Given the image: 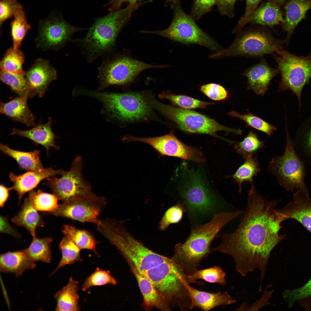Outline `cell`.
I'll list each match as a JSON object with an SVG mask.
<instances>
[{
    "mask_svg": "<svg viewBox=\"0 0 311 311\" xmlns=\"http://www.w3.org/2000/svg\"><path fill=\"white\" fill-rule=\"evenodd\" d=\"M277 200H268L251 185L243 217L237 229L228 234H218L219 246L211 252L219 251L233 259L236 271L242 276L255 270L260 273V284L266 275L270 255L275 247L285 238L280 234L281 225L285 220L276 209Z\"/></svg>",
    "mask_w": 311,
    "mask_h": 311,
    "instance_id": "obj_1",
    "label": "cell"
},
{
    "mask_svg": "<svg viewBox=\"0 0 311 311\" xmlns=\"http://www.w3.org/2000/svg\"><path fill=\"white\" fill-rule=\"evenodd\" d=\"M244 212L242 210L219 212L207 223L195 226L184 242L175 245L174 254L171 259L187 274L194 272L201 261L211 253V244L220 230Z\"/></svg>",
    "mask_w": 311,
    "mask_h": 311,
    "instance_id": "obj_2",
    "label": "cell"
},
{
    "mask_svg": "<svg viewBox=\"0 0 311 311\" xmlns=\"http://www.w3.org/2000/svg\"><path fill=\"white\" fill-rule=\"evenodd\" d=\"M135 10L128 5L96 19L85 37L71 41L79 48L88 62L100 56L108 55L114 46L118 33Z\"/></svg>",
    "mask_w": 311,
    "mask_h": 311,
    "instance_id": "obj_3",
    "label": "cell"
},
{
    "mask_svg": "<svg viewBox=\"0 0 311 311\" xmlns=\"http://www.w3.org/2000/svg\"><path fill=\"white\" fill-rule=\"evenodd\" d=\"M179 193L191 220L219 212V199L203 173L199 170L183 167Z\"/></svg>",
    "mask_w": 311,
    "mask_h": 311,
    "instance_id": "obj_4",
    "label": "cell"
},
{
    "mask_svg": "<svg viewBox=\"0 0 311 311\" xmlns=\"http://www.w3.org/2000/svg\"><path fill=\"white\" fill-rule=\"evenodd\" d=\"M229 47L222 49L210 55V58L226 57L243 56L263 58L283 48L285 40L275 38L268 29L263 27H252L241 31Z\"/></svg>",
    "mask_w": 311,
    "mask_h": 311,
    "instance_id": "obj_5",
    "label": "cell"
},
{
    "mask_svg": "<svg viewBox=\"0 0 311 311\" xmlns=\"http://www.w3.org/2000/svg\"><path fill=\"white\" fill-rule=\"evenodd\" d=\"M148 102L151 107L172 121L185 132L206 134L218 137H219L216 132L221 131L242 134V131L240 129L224 126L215 120L195 111L163 104L156 100L152 95L149 97Z\"/></svg>",
    "mask_w": 311,
    "mask_h": 311,
    "instance_id": "obj_6",
    "label": "cell"
},
{
    "mask_svg": "<svg viewBox=\"0 0 311 311\" xmlns=\"http://www.w3.org/2000/svg\"><path fill=\"white\" fill-rule=\"evenodd\" d=\"M79 93L98 99L111 116L122 121L147 119L151 113L145 94L141 93H101L81 89Z\"/></svg>",
    "mask_w": 311,
    "mask_h": 311,
    "instance_id": "obj_7",
    "label": "cell"
},
{
    "mask_svg": "<svg viewBox=\"0 0 311 311\" xmlns=\"http://www.w3.org/2000/svg\"><path fill=\"white\" fill-rule=\"evenodd\" d=\"M273 56L281 76L278 90H291L297 97L300 108L303 89L311 78V50L307 56H298L283 48Z\"/></svg>",
    "mask_w": 311,
    "mask_h": 311,
    "instance_id": "obj_8",
    "label": "cell"
},
{
    "mask_svg": "<svg viewBox=\"0 0 311 311\" xmlns=\"http://www.w3.org/2000/svg\"><path fill=\"white\" fill-rule=\"evenodd\" d=\"M285 126V150L282 155L272 158L268 170L276 177L280 185L285 190L297 189L309 192L305 183L306 173L304 162L296 153L286 123Z\"/></svg>",
    "mask_w": 311,
    "mask_h": 311,
    "instance_id": "obj_9",
    "label": "cell"
},
{
    "mask_svg": "<svg viewBox=\"0 0 311 311\" xmlns=\"http://www.w3.org/2000/svg\"><path fill=\"white\" fill-rule=\"evenodd\" d=\"M171 7L173 9L174 17L167 28L158 31L142 30L140 32L158 35L185 44H198L213 50L219 49L218 43L198 26L190 15L184 12L179 3Z\"/></svg>",
    "mask_w": 311,
    "mask_h": 311,
    "instance_id": "obj_10",
    "label": "cell"
},
{
    "mask_svg": "<svg viewBox=\"0 0 311 311\" xmlns=\"http://www.w3.org/2000/svg\"><path fill=\"white\" fill-rule=\"evenodd\" d=\"M168 65H153L135 60L126 56H107L98 68V90L113 85L122 86L131 82L141 72L150 68H163Z\"/></svg>",
    "mask_w": 311,
    "mask_h": 311,
    "instance_id": "obj_11",
    "label": "cell"
},
{
    "mask_svg": "<svg viewBox=\"0 0 311 311\" xmlns=\"http://www.w3.org/2000/svg\"><path fill=\"white\" fill-rule=\"evenodd\" d=\"M82 159L77 157L72 162L69 170L66 171L62 176H54L47 178L43 184L49 188L58 200L63 202L72 199L91 195L90 184L83 178Z\"/></svg>",
    "mask_w": 311,
    "mask_h": 311,
    "instance_id": "obj_12",
    "label": "cell"
},
{
    "mask_svg": "<svg viewBox=\"0 0 311 311\" xmlns=\"http://www.w3.org/2000/svg\"><path fill=\"white\" fill-rule=\"evenodd\" d=\"M122 141L125 143L138 142L147 143L162 156L176 157L199 163L205 161V158L200 150L182 142L175 136L172 131L162 136L153 137L127 136L123 138Z\"/></svg>",
    "mask_w": 311,
    "mask_h": 311,
    "instance_id": "obj_13",
    "label": "cell"
},
{
    "mask_svg": "<svg viewBox=\"0 0 311 311\" xmlns=\"http://www.w3.org/2000/svg\"><path fill=\"white\" fill-rule=\"evenodd\" d=\"M106 203L105 198L97 196L94 193L89 196L63 202L59 205L56 210L50 213L56 216L96 225L100 221L99 216Z\"/></svg>",
    "mask_w": 311,
    "mask_h": 311,
    "instance_id": "obj_14",
    "label": "cell"
},
{
    "mask_svg": "<svg viewBox=\"0 0 311 311\" xmlns=\"http://www.w3.org/2000/svg\"><path fill=\"white\" fill-rule=\"evenodd\" d=\"M86 29L74 26L62 18L41 21L35 39L36 46L43 51L58 50L71 41L74 33Z\"/></svg>",
    "mask_w": 311,
    "mask_h": 311,
    "instance_id": "obj_15",
    "label": "cell"
},
{
    "mask_svg": "<svg viewBox=\"0 0 311 311\" xmlns=\"http://www.w3.org/2000/svg\"><path fill=\"white\" fill-rule=\"evenodd\" d=\"M25 75L32 91L40 97L43 96L50 84L57 77L55 69L48 60L41 58L35 60Z\"/></svg>",
    "mask_w": 311,
    "mask_h": 311,
    "instance_id": "obj_16",
    "label": "cell"
},
{
    "mask_svg": "<svg viewBox=\"0 0 311 311\" xmlns=\"http://www.w3.org/2000/svg\"><path fill=\"white\" fill-rule=\"evenodd\" d=\"M277 210L285 220H296L311 233V199L309 192L298 190L290 202Z\"/></svg>",
    "mask_w": 311,
    "mask_h": 311,
    "instance_id": "obj_17",
    "label": "cell"
},
{
    "mask_svg": "<svg viewBox=\"0 0 311 311\" xmlns=\"http://www.w3.org/2000/svg\"><path fill=\"white\" fill-rule=\"evenodd\" d=\"M65 172L62 169L55 170L50 167L29 171L20 175L11 172L9 177L13 185L10 189L15 191L20 200L26 193L33 190L43 180L56 175H62Z\"/></svg>",
    "mask_w": 311,
    "mask_h": 311,
    "instance_id": "obj_18",
    "label": "cell"
},
{
    "mask_svg": "<svg viewBox=\"0 0 311 311\" xmlns=\"http://www.w3.org/2000/svg\"><path fill=\"white\" fill-rule=\"evenodd\" d=\"M278 73L277 69L272 67L264 58H262L258 63L246 70L242 75L248 79L246 90L263 96L271 80Z\"/></svg>",
    "mask_w": 311,
    "mask_h": 311,
    "instance_id": "obj_19",
    "label": "cell"
},
{
    "mask_svg": "<svg viewBox=\"0 0 311 311\" xmlns=\"http://www.w3.org/2000/svg\"><path fill=\"white\" fill-rule=\"evenodd\" d=\"M129 264L143 296L145 310H150L156 308L162 311L170 310V305L157 289L148 279L140 274L133 265L130 263Z\"/></svg>",
    "mask_w": 311,
    "mask_h": 311,
    "instance_id": "obj_20",
    "label": "cell"
},
{
    "mask_svg": "<svg viewBox=\"0 0 311 311\" xmlns=\"http://www.w3.org/2000/svg\"><path fill=\"white\" fill-rule=\"evenodd\" d=\"M191 300L190 310L197 307L204 311L210 310L220 306L232 304L236 301L227 292L219 291L211 293L201 291L187 285Z\"/></svg>",
    "mask_w": 311,
    "mask_h": 311,
    "instance_id": "obj_21",
    "label": "cell"
},
{
    "mask_svg": "<svg viewBox=\"0 0 311 311\" xmlns=\"http://www.w3.org/2000/svg\"><path fill=\"white\" fill-rule=\"evenodd\" d=\"M52 120L49 117L47 122L43 124L40 122L36 124L31 128L22 130L12 128L11 135H17L32 141L35 144L41 145L46 149L48 155L51 147L57 150L59 147L56 144L55 138L57 137L52 128Z\"/></svg>",
    "mask_w": 311,
    "mask_h": 311,
    "instance_id": "obj_22",
    "label": "cell"
},
{
    "mask_svg": "<svg viewBox=\"0 0 311 311\" xmlns=\"http://www.w3.org/2000/svg\"><path fill=\"white\" fill-rule=\"evenodd\" d=\"M35 262L25 249L8 252L0 255V271L19 277L26 270L34 269L36 267Z\"/></svg>",
    "mask_w": 311,
    "mask_h": 311,
    "instance_id": "obj_23",
    "label": "cell"
},
{
    "mask_svg": "<svg viewBox=\"0 0 311 311\" xmlns=\"http://www.w3.org/2000/svg\"><path fill=\"white\" fill-rule=\"evenodd\" d=\"M26 97L18 96L6 103L1 102L0 112L14 121L28 127L36 124L35 116L29 107Z\"/></svg>",
    "mask_w": 311,
    "mask_h": 311,
    "instance_id": "obj_24",
    "label": "cell"
},
{
    "mask_svg": "<svg viewBox=\"0 0 311 311\" xmlns=\"http://www.w3.org/2000/svg\"><path fill=\"white\" fill-rule=\"evenodd\" d=\"M311 7V3L307 0H290L286 4L285 22L282 24L283 30L287 34L285 43H288L296 27Z\"/></svg>",
    "mask_w": 311,
    "mask_h": 311,
    "instance_id": "obj_25",
    "label": "cell"
},
{
    "mask_svg": "<svg viewBox=\"0 0 311 311\" xmlns=\"http://www.w3.org/2000/svg\"><path fill=\"white\" fill-rule=\"evenodd\" d=\"M170 258L146 248L135 255L128 263L133 265L142 275H151L158 271Z\"/></svg>",
    "mask_w": 311,
    "mask_h": 311,
    "instance_id": "obj_26",
    "label": "cell"
},
{
    "mask_svg": "<svg viewBox=\"0 0 311 311\" xmlns=\"http://www.w3.org/2000/svg\"><path fill=\"white\" fill-rule=\"evenodd\" d=\"M285 22L279 5L270 1L257 8L249 18L248 23L272 27Z\"/></svg>",
    "mask_w": 311,
    "mask_h": 311,
    "instance_id": "obj_27",
    "label": "cell"
},
{
    "mask_svg": "<svg viewBox=\"0 0 311 311\" xmlns=\"http://www.w3.org/2000/svg\"><path fill=\"white\" fill-rule=\"evenodd\" d=\"M32 206L28 197L26 198L18 213L12 219L16 225L22 226L33 237L36 236V230L43 227L44 222L41 217Z\"/></svg>",
    "mask_w": 311,
    "mask_h": 311,
    "instance_id": "obj_28",
    "label": "cell"
},
{
    "mask_svg": "<svg viewBox=\"0 0 311 311\" xmlns=\"http://www.w3.org/2000/svg\"><path fill=\"white\" fill-rule=\"evenodd\" d=\"M79 283V281L71 277L67 285L56 294L54 297L57 302L56 311L80 310L78 293Z\"/></svg>",
    "mask_w": 311,
    "mask_h": 311,
    "instance_id": "obj_29",
    "label": "cell"
},
{
    "mask_svg": "<svg viewBox=\"0 0 311 311\" xmlns=\"http://www.w3.org/2000/svg\"><path fill=\"white\" fill-rule=\"evenodd\" d=\"M0 149L4 154L15 160L21 170L29 171L44 168L40 158L39 150L22 151L13 149L3 144H0Z\"/></svg>",
    "mask_w": 311,
    "mask_h": 311,
    "instance_id": "obj_30",
    "label": "cell"
},
{
    "mask_svg": "<svg viewBox=\"0 0 311 311\" xmlns=\"http://www.w3.org/2000/svg\"><path fill=\"white\" fill-rule=\"evenodd\" d=\"M62 231L65 236L71 239L81 250H90L99 257L96 248L98 242L89 231L79 230L74 226L69 225H63Z\"/></svg>",
    "mask_w": 311,
    "mask_h": 311,
    "instance_id": "obj_31",
    "label": "cell"
},
{
    "mask_svg": "<svg viewBox=\"0 0 311 311\" xmlns=\"http://www.w3.org/2000/svg\"><path fill=\"white\" fill-rule=\"evenodd\" d=\"M0 79L8 86L18 96L28 98L35 95L31 89L25 74H20L1 71Z\"/></svg>",
    "mask_w": 311,
    "mask_h": 311,
    "instance_id": "obj_32",
    "label": "cell"
},
{
    "mask_svg": "<svg viewBox=\"0 0 311 311\" xmlns=\"http://www.w3.org/2000/svg\"><path fill=\"white\" fill-rule=\"evenodd\" d=\"M245 160L244 162L235 172L230 176L237 184L239 193L242 192V185L244 182H246L250 183L251 185L253 184V177L260 171L257 158H253V156H251Z\"/></svg>",
    "mask_w": 311,
    "mask_h": 311,
    "instance_id": "obj_33",
    "label": "cell"
},
{
    "mask_svg": "<svg viewBox=\"0 0 311 311\" xmlns=\"http://www.w3.org/2000/svg\"><path fill=\"white\" fill-rule=\"evenodd\" d=\"M52 239L50 238H40L33 237V240L26 250L35 261L50 263L52 259L51 245Z\"/></svg>",
    "mask_w": 311,
    "mask_h": 311,
    "instance_id": "obj_34",
    "label": "cell"
},
{
    "mask_svg": "<svg viewBox=\"0 0 311 311\" xmlns=\"http://www.w3.org/2000/svg\"><path fill=\"white\" fill-rule=\"evenodd\" d=\"M25 56L20 48L13 47L8 49L0 62L1 71L20 74H25L23 68Z\"/></svg>",
    "mask_w": 311,
    "mask_h": 311,
    "instance_id": "obj_35",
    "label": "cell"
},
{
    "mask_svg": "<svg viewBox=\"0 0 311 311\" xmlns=\"http://www.w3.org/2000/svg\"><path fill=\"white\" fill-rule=\"evenodd\" d=\"M162 99H166L178 107L186 109H206L208 105L215 104L213 102L200 100L187 96L177 95L169 91H164L158 95Z\"/></svg>",
    "mask_w": 311,
    "mask_h": 311,
    "instance_id": "obj_36",
    "label": "cell"
},
{
    "mask_svg": "<svg viewBox=\"0 0 311 311\" xmlns=\"http://www.w3.org/2000/svg\"><path fill=\"white\" fill-rule=\"evenodd\" d=\"M62 257L56 268L51 275L66 265H72L78 261H82L80 255V249L71 239L64 237L59 246Z\"/></svg>",
    "mask_w": 311,
    "mask_h": 311,
    "instance_id": "obj_37",
    "label": "cell"
},
{
    "mask_svg": "<svg viewBox=\"0 0 311 311\" xmlns=\"http://www.w3.org/2000/svg\"><path fill=\"white\" fill-rule=\"evenodd\" d=\"M10 28L12 47L20 48L27 33L31 28L22 10L19 11L14 15L10 23Z\"/></svg>",
    "mask_w": 311,
    "mask_h": 311,
    "instance_id": "obj_38",
    "label": "cell"
},
{
    "mask_svg": "<svg viewBox=\"0 0 311 311\" xmlns=\"http://www.w3.org/2000/svg\"><path fill=\"white\" fill-rule=\"evenodd\" d=\"M28 198L37 211L51 212L56 210L59 206L58 200L54 194L45 193L41 190L30 191Z\"/></svg>",
    "mask_w": 311,
    "mask_h": 311,
    "instance_id": "obj_39",
    "label": "cell"
},
{
    "mask_svg": "<svg viewBox=\"0 0 311 311\" xmlns=\"http://www.w3.org/2000/svg\"><path fill=\"white\" fill-rule=\"evenodd\" d=\"M234 148L236 152L244 159L253 156L264 146V142L261 141L256 134L250 130L241 141L236 143Z\"/></svg>",
    "mask_w": 311,
    "mask_h": 311,
    "instance_id": "obj_40",
    "label": "cell"
},
{
    "mask_svg": "<svg viewBox=\"0 0 311 311\" xmlns=\"http://www.w3.org/2000/svg\"><path fill=\"white\" fill-rule=\"evenodd\" d=\"M228 114L244 122L246 124V127L250 126L253 128L263 132L269 136H271L277 129L276 126L250 113L241 114L233 111Z\"/></svg>",
    "mask_w": 311,
    "mask_h": 311,
    "instance_id": "obj_41",
    "label": "cell"
},
{
    "mask_svg": "<svg viewBox=\"0 0 311 311\" xmlns=\"http://www.w3.org/2000/svg\"><path fill=\"white\" fill-rule=\"evenodd\" d=\"M226 273L219 266H214L207 269H198L188 275L189 278L194 281L202 279L211 283H217L223 286L225 285Z\"/></svg>",
    "mask_w": 311,
    "mask_h": 311,
    "instance_id": "obj_42",
    "label": "cell"
},
{
    "mask_svg": "<svg viewBox=\"0 0 311 311\" xmlns=\"http://www.w3.org/2000/svg\"><path fill=\"white\" fill-rule=\"evenodd\" d=\"M117 281L108 270L97 268L95 271L85 279L82 285V289L85 291L91 287L106 285H114Z\"/></svg>",
    "mask_w": 311,
    "mask_h": 311,
    "instance_id": "obj_43",
    "label": "cell"
},
{
    "mask_svg": "<svg viewBox=\"0 0 311 311\" xmlns=\"http://www.w3.org/2000/svg\"><path fill=\"white\" fill-rule=\"evenodd\" d=\"M282 296L286 301L288 307H293L295 303L301 299L311 297V278L308 281L301 287L292 289H286Z\"/></svg>",
    "mask_w": 311,
    "mask_h": 311,
    "instance_id": "obj_44",
    "label": "cell"
},
{
    "mask_svg": "<svg viewBox=\"0 0 311 311\" xmlns=\"http://www.w3.org/2000/svg\"><path fill=\"white\" fill-rule=\"evenodd\" d=\"M185 208L181 203H179L169 208L160 221L159 228L164 231L170 224L179 222L182 219Z\"/></svg>",
    "mask_w": 311,
    "mask_h": 311,
    "instance_id": "obj_45",
    "label": "cell"
},
{
    "mask_svg": "<svg viewBox=\"0 0 311 311\" xmlns=\"http://www.w3.org/2000/svg\"><path fill=\"white\" fill-rule=\"evenodd\" d=\"M200 90L210 99L215 101L223 100L227 98L229 92L220 84L210 83L201 86Z\"/></svg>",
    "mask_w": 311,
    "mask_h": 311,
    "instance_id": "obj_46",
    "label": "cell"
},
{
    "mask_svg": "<svg viewBox=\"0 0 311 311\" xmlns=\"http://www.w3.org/2000/svg\"><path fill=\"white\" fill-rule=\"evenodd\" d=\"M23 6L17 0H1L0 2V28L6 20L14 16Z\"/></svg>",
    "mask_w": 311,
    "mask_h": 311,
    "instance_id": "obj_47",
    "label": "cell"
},
{
    "mask_svg": "<svg viewBox=\"0 0 311 311\" xmlns=\"http://www.w3.org/2000/svg\"><path fill=\"white\" fill-rule=\"evenodd\" d=\"M217 0H194L190 15L198 20L204 14L210 11L216 5Z\"/></svg>",
    "mask_w": 311,
    "mask_h": 311,
    "instance_id": "obj_48",
    "label": "cell"
},
{
    "mask_svg": "<svg viewBox=\"0 0 311 311\" xmlns=\"http://www.w3.org/2000/svg\"><path fill=\"white\" fill-rule=\"evenodd\" d=\"M246 7L244 15L238 21L237 25L234 29L232 33H237L243 29L248 22V21L253 14L257 9V6L261 0H245Z\"/></svg>",
    "mask_w": 311,
    "mask_h": 311,
    "instance_id": "obj_49",
    "label": "cell"
},
{
    "mask_svg": "<svg viewBox=\"0 0 311 311\" xmlns=\"http://www.w3.org/2000/svg\"><path fill=\"white\" fill-rule=\"evenodd\" d=\"M273 290H266L261 297L249 307H246L242 304L237 309L238 310H257L264 306L270 305L269 299L272 297Z\"/></svg>",
    "mask_w": 311,
    "mask_h": 311,
    "instance_id": "obj_50",
    "label": "cell"
},
{
    "mask_svg": "<svg viewBox=\"0 0 311 311\" xmlns=\"http://www.w3.org/2000/svg\"><path fill=\"white\" fill-rule=\"evenodd\" d=\"M236 0H217L216 5L220 14L232 18L234 16V7Z\"/></svg>",
    "mask_w": 311,
    "mask_h": 311,
    "instance_id": "obj_51",
    "label": "cell"
},
{
    "mask_svg": "<svg viewBox=\"0 0 311 311\" xmlns=\"http://www.w3.org/2000/svg\"><path fill=\"white\" fill-rule=\"evenodd\" d=\"M143 0H110L109 2L105 5L110 6L108 10L110 11V13L120 9L123 4L125 3H128V5L133 7L136 10L141 5V2Z\"/></svg>",
    "mask_w": 311,
    "mask_h": 311,
    "instance_id": "obj_52",
    "label": "cell"
},
{
    "mask_svg": "<svg viewBox=\"0 0 311 311\" xmlns=\"http://www.w3.org/2000/svg\"><path fill=\"white\" fill-rule=\"evenodd\" d=\"M302 148L304 153L311 158V127L304 135L302 141Z\"/></svg>",
    "mask_w": 311,
    "mask_h": 311,
    "instance_id": "obj_53",
    "label": "cell"
},
{
    "mask_svg": "<svg viewBox=\"0 0 311 311\" xmlns=\"http://www.w3.org/2000/svg\"><path fill=\"white\" fill-rule=\"evenodd\" d=\"M0 205L3 207L7 201L9 194L10 188H7L3 185L1 184L0 186Z\"/></svg>",
    "mask_w": 311,
    "mask_h": 311,
    "instance_id": "obj_54",
    "label": "cell"
},
{
    "mask_svg": "<svg viewBox=\"0 0 311 311\" xmlns=\"http://www.w3.org/2000/svg\"><path fill=\"white\" fill-rule=\"evenodd\" d=\"M297 302L305 310L311 311V297L301 299Z\"/></svg>",
    "mask_w": 311,
    "mask_h": 311,
    "instance_id": "obj_55",
    "label": "cell"
},
{
    "mask_svg": "<svg viewBox=\"0 0 311 311\" xmlns=\"http://www.w3.org/2000/svg\"><path fill=\"white\" fill-rule=\"evenodd\" d=\"M180 1V0H166L165 5L166 6L170 5L171 7L175 4L179 3Z\"/></svg>",
    "mask_w": 311,
    "mask_h": 311,
    "instance_id": "obj_56",
    "label": "cell"
},
{
    "mask_svg": "<svg viewBox=\"0 0 311 311\" xmlns=\"http://www.w3.org/2000/svg\"><path fill=\"white\" fill-rule=\"evenodd\" d=\"M285 0H270L269 1L279 5L283 3Z\"/></svg>",
    "mask_w": 311,
    "mask_h": 311,
    "instance_id": "obj_57",
    "label": "cell"
}]
</instances>
